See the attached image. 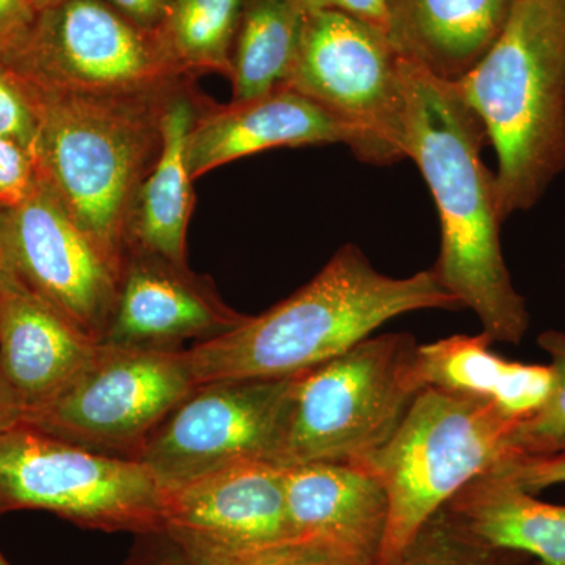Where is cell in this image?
I'll use <instances>...</instances> for the list:
<instances>
[{"instance_id":"1","label":"cell","mask_w":565,"mask_h":565,"mask_svg":"<svg viewBox=\"0 0 565 565\" xmlns=\"http://www.w3.org/2000/svg\"><path fill=\"white\" fill-rule=\"evenodd\" d=\"M401 68L405 156L422 170L440 217V255L433 269L462 307L473 311L492 343L520 344L530 329V313L501 248L505 218L497 174L481 158L489 145L484 126L456 84L404 57Z\"/></svg>"},{"instance_id":"2","label":"cell","mask_w":565,"mask_h":565,"mask_svg":"<svg viewBox=\"0 0 565 565\" xmlns=\"http://www.w3.org/2000/svg\"><path fill=\"white\" fill-rule=\"evenodd\" d=\"M460 308L434 269L390 277L348 244L288 299L184 352L196 386L275 381L329 362L399 316Z\"/></svg>"},{"instance_id":"3","label":"cell","mask_w":565,"mask_h":565,"mask_svg":"<svg viewBox=\"0 0 565 565\" xmlns=\"http://www.w3.org/2000/svg\"><path fill=\"white\" fill-rule=\"evenodd\" d=\"M14 76L35 115L32 159L41 184L120 275L129 211L161 154L163 115L177 93L102 98Z\"/></svg>"},{"instance_id":"4","label":"cell","mask_w":565,"mask_h":565,"mask_svg":"<svg viewBox=\"0 0 565 565\" xmlns=\"http://www.w3.org/2000/svg\"><path fill=\"white\" fill-rule=\"evenodd\" d=\"M498 156L508 218L565 169V0H516L489 54L459 84Z\"/></svg>"},{"instance_id":"5","label":"cell","mask_w":565,"mask_h":565,"mask_svg":"<svg viewBox=\"0 0 565 565\" xmlns=\"http://www.w3.org/2000/svg\"><path fill=\"white\" fill-rule=\"evenodd\" d=\"M415 337H370L329 362L289 377L273 463L360 465L396 433L423 392Z\"/></svg>"},{"instance_id":"6","label":"cell","mask_w":565,"mask_h":565,"mask_svg":"<svg viewBox=\"0 0 565 565\" xmlns=\"http://www.w3.org/2000/svg\"><path fill=\"white\" fill-rule=\"evenodd\" d=\"M519 422L481 397L424 388L388 441L360 463L388 500L377 565H393L465 486L512 455Z\"/></svg>"},{"instance_id":"7","label":"cell","mask_w":565,"mask_h":565,"mask_svg":"<svg viewBox=\"0 0 565 565\" xmlns=\"http://www.w3.org/2000/svg\"><path fill=\"white\" fill-rule=\"evenodd\" d=\"M0 57L21 79L73 95L159 98L193 84L158 32L106 0H62L40 11L20 46Z\"/></svg>"},{"instance_id":"8","label":"cell","mask_w":565,"mask_h":565,"mask_svg":"<svg viewBox=\"0 0 565 565\" xmlns=\"http://www.w3.org/2000/svg\"><path fill=\"white\" fill-rule=\"evenodd\" d=\"M162 489L143 463L22 424L0 435V515L46 511L81 526L161 534Z\"/></svg>"},{"instance_id":"9","label":"cell","mask_w":565,"mask_h":565,"mask_svg":"<svg viewBox=\"0 0 565 565\" xmlns=\"http://www.w3.org/2000/svg\"><path fill=\"white\" fill-rule=\"evenodd\" d=\"M401 62L381 29L341 11H310L285 87L344 122L360 161L385 166L407 158Z\"/></svg>"},{"instance_id":"10","label":"cell","mask_w":565,"mask_h":565,"mask_svg":"<svg viewBox=\"0 0 565 565\" xmlns=\"http://www.w3.org/2000/svg\"><path fill=\"white\" fill-rule=\"evenodd\" d=\"M195 388L181 349L102 344L93 362L24 424L102 455L137 459L163 419Z\"/></svg>"},{"instance_id":"11","label":"cell","mask_w":565,"mask_h":565,"mask_svg":"<svg viewBox=\"0 0 565 565\" xmlns=\"http://www.w3.org/2000/svg\"><path fill=\"white\" fill-rule=\"evenodd\" d=\"M288 379L196 386L148 438L136 460L162 490L244 460L273 462Z\"/></svg>"},{"instance_id":"12","label":"cell","mask_w":565,"mask_h":565,"mask_svg":"<svg viewBox=\"0 0 565 565\" xmlns=\"http://www.w3.org/2000/svg\"><path fill=\"white\" fill-rule=\"evenodd\" d=\"M0 236L14 277L102 344L120 275L40 180L24 202L0 207Z\"/></svg>"},{"instance_id":"13","label":"cell","mask_w":565,"mask_h":565,"mask_svg":"<svg viewBox=\"0 0 565 565\" xmlns=\"http://www.w3.org/2000/svg\"><path fill=\"white\" fill-rule=\"evenodd\" d=\"M161 534L189 556L243 555L291 541L282 467L244 460L162 490Z\"/></svg>"},{"instance_id":"14","label":"cell","mask_w":565,"mask_h":565,"mask_svg":"<svg viewBox=\"0 0 565 565\" xmlns=\"http://www.w3.org/2000/svg\"><path fill=\"white\" fill-rule=\"evenodd\" d=\"M247 315L223 302L207 278L154 256L126 255L117 302L103 345L178 351L188 340H210Z\"/></svg>"},{"instance_id":"15","label":"cell","mask_w":565,"mask_h":565,"mask_svg":"<svg viewBox=\"0 0 565 565\" xmlns=\"http://www.w3.org/2000/svg\"><path fill=\"white\" fill-rule=\"evenodd\" d=\"M291 541L326 546L360 565H377L388 500L366 468L315 462L282 467Z\"/></svg>"},{"instance_id":"16","label":"cell","mask_w":565,"mask_h":565,"mask_svg":"<svg viewBox=\"0 0 565 565\" xmlns=\"http://www.w3.org/2000/svg\"><path fill=\"white\" fill-rule=\"evenodd\" d=\"M344 143L352 134L344 122L292 88H278L248 102L214 104L203 99L188 137L192 180L225 166L280 147Z\"/></svg>"},{"instance_id":"17","label":"cell","mask_w":565,"mask_h":565,"mask_svg":"<svg viewBox=\"0 0 565 565\" xmlns=\"http://www.w3.org/2000/svg\"><path fill=\"white\" fill-rule=\"evenodd\" d=\"M99 348L17 277L0 296V366L28 415L52 403Z\"/></svg>"},{"instance_id":"18","label":"cell","mask_w":565,"mask_h":565,"mask_svg":"<svg viewBox=\"0 0 565 565\" xmlns=\"http://www.w3.org/2000/svg\"><path fill=\"white\" fill-rule=\"evenodd\" d=\"M516 0H386V36L408 62L459 84L503 33Z\"/></svg>"},{"instance_id":"19","label":"cell","mask_w":565,"mask_h":565,"mask_svg":"<svg viewBox=\"0 0 565 565\" xmlns=\"http://www.w3.org/2000/svg\"><path fill=\"white\" fill-rule=\"evenodd\" d=\"M203 98L192 85L177 93L163 115L162 151L136 193L125 232L126 255L188 264V230L195 195L188 167V137Z\"/></svg>"},{"instance_id":"20","label":"cell","mask_w":565,"mask_h":565,"mask_svg":"<svg viewBox=\"0 0 565 565\" xmlns=\"http://www.w3.org/2000/svg\"><path fill=\"white\" fill-rule=\"evenodd\" d=\"M484 333L455 334L419 344L415 375L422 388L481 397L523 423L548 399L553 388L550 364L511 362L492 351Z\"/></svg>"},{"instance_id":"21","label":"cell","mask_w":565,"mask_h":565,"mask_svg":"<svg viewBox=\"0 0 565 565\" xmlns=\"http://www.w3.org/2000/svg\"><path fill=\"white\" fill-rule=\"evenodd\" d=\"M445 509L492 548L565 565V505L544 503L497 471L478 476Z\"/></svg>"},{"instance_id":"22","label":"cell","mask_w":565,"mask_h":565,"mask_svg":"<svg viewBox=\"0 0 565 565\" xmlns=\"http://www.w3.org/2000/svg\"><path fill=\"white\" fill-rule=\"evenodd\" d=\"M305 14L297 0H248L233 50V102H248L285 87Z\"/></svg>"},{"instance_id":"23","label":"cell","mask_w":565,"mask_h":565,"mask_svg":"<svg viewBox=\"0 0 565 565\" xmlns=\"http://www.w3.org/2000/svg\"><path fill=\"white\" fill-rule=\"evenodd\" d=\"M248 0H177L158 33L188 76L232 77L233 50Z\"/></svg>"},{"instance_id":"24","label":"cell","mask_w":565,"mask_h":565,"mask_svg":"<svg viewBox=\"0 0 565 565\" xmlns=\"http://www.w3.org/2000/svg\"><path fill=\"white\" fill-rule=\"evenodd\" d=\"M530 557L492 548L441 509L393 565H526Z\"/></svg>"},{"instance_id":"25","label":"cell","mask_w":565,"mask_h":565,"mask_svg":"<svg viewBox=\"0 0 565 565\" xmlns=\"http://www.w3.org/2000/svg\"><path fill=\"white\" fill-rule=\"evenodd\" d=\"M537 343L548 353L553 388L541 411L516 426L511 456L545 455L565 446V332L548 330Z\"/></svg>"},{"instance_id":"26","label":"cell","mask_w":565,"mask_h":565,"mask_svg":"<svg viewBox=\"0 0 565 565\" xmlns=\"http://www.w3.org/2000/svg\"><path fill=\"white\" fill-rule=\"evenodd\" d=\"M193 559L202 565H360L351 557L340 555L326 546L299 541L282 542L243 555Z\"/></svg>"},{"instance_id":"27","label":"cell","mask_w":565,"mask_h":565,"mask_svg":"<svg viewBox=\"0 0 565 565\" xmlns=\"http://www.w3.org/2000/svg\"><path fill=\"white\" fill-rule=\"evenodd\" d=\"M0 136L13 140L32 158L36 120L20 81L0 57Z\"/></svg>"},{"instance_id":"28","label":"cell","mask_w":565,"mask_h":565,"mask_svg":"<svg viewBox=\"0 0 565 565\" xmlns=\"http://www.w3.org/2000/svg\"><path fill=\"white\" fill-rule=\"evenodd\" d=\"M492 470L535 494L546 487L565 484V446L545 455L509 456Z\"/></svg>"},{"instance_id":"29","label":"cell","mask_w":565,"mask_h":565,"mask_svg":"<svg viewBox=\"0 0 565 565\" xmlns=\"http://www.w3.org/2000/svg\"><path fill=\"white\" fill-rule=\"evenodd\" d=\"M39 185L35 163L28 151L0 136V207H13L32 195Z\"/></svg>"},{"instance_id":"30","label":"cell","mask_w":565,"mask_h":565,"mask_svg":"<svg viewBox=\"0 0 565 565\" xmlns=\"http://www.w3.org/2000/svg\"><path fill=\"white\" fill-rule=\"evenodd\" d=\"M29 0H0V55L20 46L36 20Z\"/></svg>"},{"instance_id":"31","label":"cell","mask_w":565,"mask_h":565,"mask_svg":"<svg viewBox=\"0 0 565 565\" xmlns=\"http://www.w3.org/2000/svg\"><path fill=\"white\" fill-rule=\"evenodd\" d=\"M297 2L307 13L321 10L341 11L386 33V22H388L386 0H297Z\"/></svg>"},{"instance_id":"32","label":"cell","mask_w":565,"mask_h":565,"mask_svg":"<svg viewBox=\"0 0 565 565\" xmlns=\"http://www.w3.org/2000/svg\"><path fill=\"white\" fill-rule=\"evenodd\" d=\"M134 24L158 32L177 0H106Z\"/></svg>"},{"instance_id":"33","label":"cell","mask_w":565,"mask_h":565,"mask_svg":"<svg viewBox=\"0 0 565 565\" xmlns=\"http://www.w3.org/2000/svg\"><path fill=\"white\" fill-rule=\"evenodd\" d=\"M24 404L21 403L20 396L10 385L9 379L6 377L2 366H0V435L17 429L25 423Z\"/></svg>"},{"instance_id":"34","label":"cell","mask_w":565,"mask_h":565,"mask_svg":"<svg viewBox=\"0 0 565 565\" xmlns=\"http://www.w3.org/2000/svg\"><path fill=\"white\" fill-rule=\"evenodd\" d=\"M172 544V542H170ZM139 565H202L196 563L193 557L189 556L188 553L182 552L177 545L172 544V552L167 555L156 557V559L145 561Z\"/></svg>"},{"instance_id":"35","label":"cell","mask_w":565,"mask_h":565,"mask_svg":"<svg viewBox=\"0 0 565 565\" xmlns=\"http://www.w3.org/2000/svg\"><path fill=\"white\" fill-rule=\"evenodd\" d=\"M14 274L11 273L9 258H7L6 247H3L2 236H0V296L6 291L7 286L13 280Z\"/></svg>"},{"instance_id":"36","label":"cell","mask_w":565,"mask_h":565,"mask_svg":"<svg viewBox=\"0 0 565 565\" xmlns=\"http://www.w3.org/2000/svg\"><path fill=\"white\" fill-rule=\"evenodd\" d=\"M29 2H31L33 10H35L36 13H40V11L57 6V3H61L62 0H29Z\"/></svg>"},{"instance_id":"37","label":"cell","mask_w":565,"mask_h":565,"mask_svg":"<svg viewBox=\"0 0 565 565\" xmlns=\"http://www.w3.org/2000/svg\"><path fill=\"white\" fill-rule=\"evenodd\" d=\"M0 565H11L9 561L3 557L2 553H0Z\"/></svg>"}]
</instances>
